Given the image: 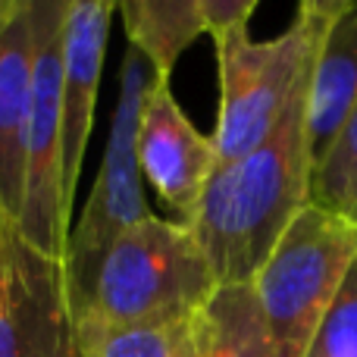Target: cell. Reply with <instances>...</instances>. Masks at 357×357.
<instances>
[{
    "label": "cell",
    "mask_w": 357,
    "mask_h": 357,
    "mask_svg": "<svg viewBox=\"0 0 357 357\" xmlns=\"http://www.w3.org/2000/svg\"><path fill=\"white\" fill-rule=\"evenodd\" d=\"M310 66L270 135L251 154L213 169L201 207L188 226L220 285L254 282L289 222L310 204Z\"/></svg>",
    "instance_id": "1"
},
{
    "label": "cell",
    "mask_w": 357,
    "mask_h": 357,
    "mask_svg": "<svg viewBox=\"0 0 357 357\" xmlns=\"http://www.w3.org/2000/svg\"><path fill=\"white\" fill-rule=\"evenodd\" d=\"M216 276L195 232L151 213L126 229L100 257L75 323L157 326L188 320L216 289Z\"/></svg>",
    "instance_id": "2"
},
{
    "label": "cell",
    "mask_w": 357,
    "mask_h": 357,
    "mask_svg": "<svg viewBox=\"0 0 357 357\" xmlns=\"http://www.w3.org/2000/svg\"><path fill=\"white\" fill-rule=\"evenodd\" d=\"M329 13L333 3L307 0L298 6L295 22L276 38L254 41L245 25L213 41L220 63V113L210 138L220 163L251 154L273 132L314 60Z\"/></svg>",
    "instance_id": "3"
},
{
    "label": "cell",
    "mask_w": 357,
    "mask_h": 357,
    "mask_svg": "<svg viewBox=\"0 0 357 357\" xmlns=\"http://www.w3.org/2000/svg\"><path fill=\"white\" fill-rule=\"evenodd\" d=\"M354 260L357 222L317 204L289 222L251 282L279 357H304Z\"/></svg>",
    "instance_id": "4"
},
{
    "label": "cell",
    "mask_w": 357,
    "mask_h": 357,
    "mask_svg": "<svg viewBox=\"0 0 357 357\" xmlns=\"http://www.w3.org/2000/svg\"><path fill=\"white\" fill-rule=\"evenodd\" d=\"M154 79L157 75L151 63L135 47L126 50L123 66H119V94L110 116L98 178H94L91 195H88L82 213L75 216L66 241L63 270H66L73 310L85 298L107 248L126 229L151 216V207L144 201V176L138 167V123H142V107Z\"/></svg>",
    "instance_id": "5"
},
{
    "label": "cell",
    "mask_w": 357,
    "mask_h": 357,
    "mask_svg": "<svg viewBox=\"0 0 357 357\" xmlns=\"http://www.w3.org/2000/svg\"><path fill=\"white\" fill-rule=\"evenodd\" d=\"M63 13L66 0H31V119L25 138L22 213L16 220L19 235L54 260H66L73 229L63 151Z\"/></svg>",
    "instance_id": "6"
},
{
    "label": "cell",
    "mask_w": 357,
    "mask_h": 357,
    "mask_svg": "<svg viewBox=\"0 0 357 357\" xmlns=\"http://www.w3.org/2000/svg\"><path fill=\"white\" fill-rule=\"evenodd\" d=\"M0 357H82L63 260L13 229L0 260Z\"/></svg>",
    "instance_id": "7"
},
{
    "label": "cell",
    "mask_w": 357,
    "mask_h": 357,
    "mask_svg": "<svg viewBox=\"0 0 357 357\" xmlns=\"http://www.w3.org/2000/svg\"><path fill=\"white\" fill-rule=\"evenodd\" d=\"M216 163L213 138L191 126L169 82L154 79L138 123V167L176 222L191 226Z\"/></svg>",
    "instance_id": "8"
},
{
    "label": "cell",
    "mask_w": 357,
    "mask_h": 357,
    "mask_svg": "<svg viewBox=\"0 0 357 357\" xmlns=\"http://www.w3.org/2000/svg\"><path fill=\"white\" fill-rule=\"evenodd\" d=\"M113 16L116 3L110 0H66L63 13V151H66L69 207L75 201L82 163L91 142Z\"/></svg>",
    "instance_id": "9"
},
{
    "label": "cell",
    "mask_w": 357,
    "mask_h": 357,
    "mask_svg": "<svg viewBox=\"0 0 357 357\" xmlns=\"http://www.w3.org/2000/svg\"><path fill=\"white\" fill-rule=\"evenodd\" d=\"M31 0H19L0 35V204L13 222L22 213L25 138L31 119Z\"/></svg>",
    "instance_id": "10"
},
{
    "label": "cell",
    "mask_w": 357,
    "mask_h": 357,
    "mask_svg": "<svg viewBox=\"0 0 357 357\" xmlns=\"http://www.w3.org/2000/svg\"><path fill=\"white\" fill-rule=\"evenodd\" d=\"M357 104V0L333 3L317 44L307 94V138L314 167L333 148Z\"/></svg>",
    "instance_id": "11"
},
{
    "label": "cell",
    "mask_w": 357,
    "mask_h": 357,
    "mask_svg": "<svg viewBox=\"0 0 357 357\" xmlns=\"http://www.w3.org/2000/svg\"><path fill=\"white\" fill-rule=\"evenodd\" d=\"M191 357H279L251 282L216 285L191 314Z\"/></svg>",
    "instance_id": "12"
},
{
    "label": "cell",
    "mask_w": 357,
    "mask_h": 357,
    "mask_svg": "<svg viewBox=\"0 0 357 357\" xmlns=\"http://www.w3.org/2000/svg\"><path fill=\"white\" fill-rule=\"evenodd\" d=\"M129 47L151 63L157 79L173 75L178 56L207 35L204 0H123L116 3Z\"/></svg>",
    "instance_id": "13"
},
{
    "label": "cell",
    "mask_w": 357,
    "mask_h": 357,
    "mask_svg": "<svg viewBox=\"0 0 357 357\" xmlns=\"http://www.w3.org/2000/svg\"><path fill=\"white\" fill-rule=\"evenodd\" d=\"M191 320V317H188ZM188 320L157 326H79L82 357H191Z\"/></svg>",
    "instance_id": "14"
},
{
    "label": "cell",
    "mask_w": 357,
    "mask_h": 357,
    "mask_svg": "<svg viewBox=\"0 0 357 357\" xmlns=\"http://www.w3.org/2000/svg\"><path fill=\"white\" fill-rule=\"evenodd\" d=\"M310 204L357 222V104L335 135L333 148L314 167Z\"/></svg>",
    "instance_id": "15"
},
{
    "label": "cell",
    "mask_w": 357,
    "mask_h": 357,
    "mask_svg": "<svg viewBox=\"0 0 357 357\" xmlns=\"http://www.w3.org/2000/svg\"><path fill=\"white\" fill-rule=\"evenodd\" d=\"M304 357H357V260L317 326Z\"/></svg>",
    "instance_id": "16"
},
{
    "label": "cell",
    "mask_w": 357,
    "mask_h": 357,
    "mask_svg": "<svg viewBox=\"0 0 357 357\" xmlns=\"http://www.w3.org/2000/svg\"><path fill=\"white\" fill-rule=\"evenodd\" d=\"M13 229H16V222H13V220H10V216H6L3 204H0V260H3V251H6V241H10Z\"/></svg>",
    "instance_id": "17"
},
{
    "label": "cell",
    "mask_w": 357,
    "mask_h": 357,
    "mask_svg": "<svg viewBox=\"0 0 357 357\" xmlns=\"http://www.w3.org/2000/svg\"><path fill=\"white\" fill-rule=\"evenodd\" d=\"M16 6H19V0H0V35H3L6 22H10V19H13V13H16Z\"/></svg>",
    "instance_id": "18"
}]
</instances>
